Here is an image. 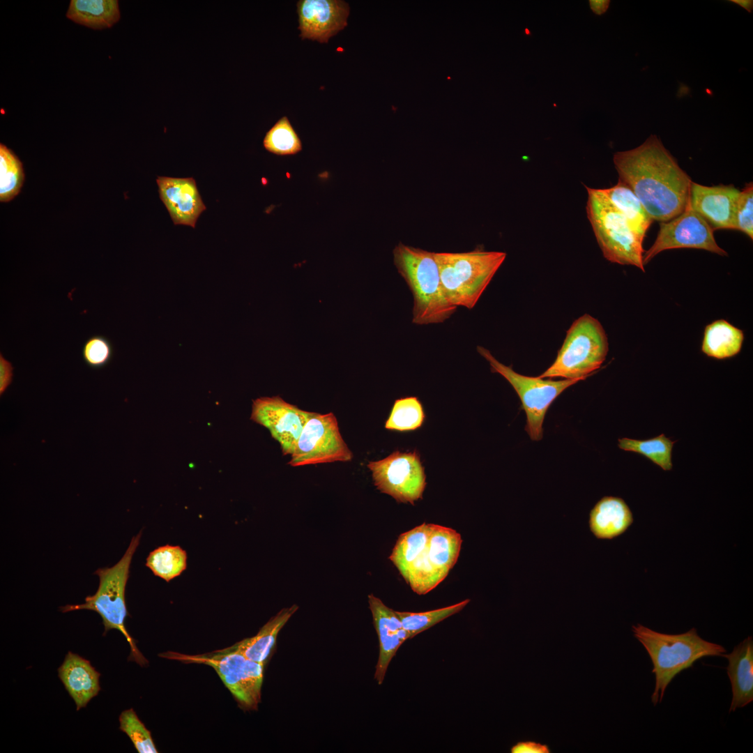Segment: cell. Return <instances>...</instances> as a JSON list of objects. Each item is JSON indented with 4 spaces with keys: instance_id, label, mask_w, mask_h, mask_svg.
Masks as SVG:
<instances>
[{
    "instance_id": "obj_19",
    "label": "cell",
    "mask_w": 753,
    "mask_h": 753,
    "mask_svg": "<svg viewBox=\"0 0 753 753\" xmlns=\"http://www.w3.org/2000/svg\"><path fill=\"white\" fill-rule=\"evenodd\" d=\"M721 656L728 660L727 673L731 682L732 698L729 713L753 701V639L748 637L730 653Z\"/></svg>"
},
{
    "instance_id": "obj_27",
    "label": "cell",
    "mask_w": 753,
    "mask_h": 753,
    "mask_svg": "<svg viewBox=\"0 0 753 753\" xmlns=\"http://www.w3.org/2000/svg\"><path fill=\"white\" fill-rule=\"evenodd\" d=\"M146 566L155 576L169 582L186 569L187 553L180 546H161L149 553Z\"/></svg>"
},
{
    "instance_id": "obj_30",
    "label": "cell",
    "mask_w": 753,
    "mask_h": 753,
    "mask_svg": "<svg viewBox=\"0 0 753 753\" xmlns=\"http://www.w3.org/2000/svg\"><path fill=\"white\" fill-rule=\"evenodd\" d=\"M469 602V599H466L452 605L424 612L396 611V613L404 628L408 632L409 639H411L449 616L459 612Z\"/></svg>"
},
{
    "instance_id": "obj_36",
    "label": "cell",
    "mask_w": 753,
    "mask_h": 753,
    "mask_svg": "<svg viewBox=\"0 0 753 753\" xmlns=\"http://www.w3.org/2000/svg\"><path fill=\"white\" fill-rule=\"evenodd\" d=\"M14 377V367L10 361L6 359L2 353H0V395L3 396L10 386L12 384Z\"/></svg>"
},
{
    "instance_id": "obj_31",
    "label": "cell",
    "mask_w": 753,
    "mask_h": 753,
    "mask_svg": "<svg viewBox=\"0 0 753 753\" xmlns=\"http://www.w3.org/2000/svg\"><path fill=\"white\" fill-rule=\"evenodd\" d=\"M24 180L22 163L4 144H0V201H9L19 194Z\"/></svg>"
},
{
    "instance_id": "obj_7",
    "label": "cell",
    "mask_w": 753,
    "mask_h": 753,
    "mask_svg": "<svg viewBox=\"0 0 753 753\" xmlns=\"http://www.w3.org/2000/svg\"><path fill=\"white\" fill-rule=\"evenodd\" d=\"M587 218L604 257L612 263L634 266L645 272L643 241L600 189L586 188Z\"/></svg>"
},
{
    "instance_id": "obj_21",
    "label": "cell",
    "mask_w": 753,
    "mask_h": 753,
    "mask_svg": "<svg viewBox=\"0 0 753 753\" xmlns=\"http://www.w3.org/2000/svg\"><path fill=\"white\" fill-rule=\"evenodd\" d=\"M632 522L631 510L618 497L602 498L590 512V529L599 539L614 538L623 533Z\"/></svg>"
},
{
    "instance_id": "obj_34",
    "label": "cell",
    "mask_w": 753,
    "mask_h": 753,
    "mask_svg": "<svg viewBox=\"0 0 753 753\" xmlns=\"http://www.w3.org/2000/svg\"><path fill=\"white\" fill-rule=\"evenodd\" d=\"M82 358L90 368L98 370L107 366L112 360L114 348L105 336L96 335L86 339L82 348Z\"/></svg>"
},
{
    "instance_id": "obj_13",
    "label": "cell",
    "mask_w": 753,
    "mask_h": 753,
    "mask_svg": "<svg viewBox=\"0 0 753 753\" xmlns=\"http://www.w3.org/2000/svg\"><path fill=\"white\" fill-rule=\"evenodd\" d=\"M713 230L691 206L687 199L685 208L678 216L660 223V230L652 246L644 252L645 266L660 252L677 248L707 250L720 256L728 253L715 241Z\"/></svg>"
},
{
    "instance_id": "obj_1",
    "label": "cell",
    "mask_w": 753,
    "mask_h": 753,
    "mask_svg": "<svg viewBox=\"0 0 753 753\" xmlns=\"http://www.w3.org/2000/svg\"><path fill=\"white\" fill-rule=\"evenodd\" d=\"M613 161L618 180L634 192L653 221L667 222L683 213L692 180L656 135L637 148L616 152Z\"/></svg>"
},
{
    "instance_id": "obj_5",
    "label": "cell",
    "mask_w": 753,
    "mask_h": 753,
    "mask_svg": "<svg viewBox=\"0 0 753 753\" xmlns=\"http://www.w3.org/2000/svg\"><path fill=\"white\" fill-rule=\"evenodd\" d=\"M142 532L132 537L123 557L110 568H99L94 574L99 577V586L93 595L85 598L80 604H67L60 607L62 612L79 609L97 612L102 619L104 634L112 629L119 630L126 637L131 648V658L143 665L146 660L138 651L133 639L127 631L124 621L128 616L125 600L126 586L132 556L139 543Z\"/></svg>"
},
{
    "instance_id": "obj_29",
    "label": "cell",
    "mask_w": 753,
    "mask_h": 753,
    "mask_svg": "<svg viewBox=\"0 0 753 753\" xmlns=\"http://www.w3.org/2000/svg\"><path fill=\"white\" fill-rule=\"evenodd\" d=\"M425 414L423 405L416 397H406L395 401L385 428L389 430L408 432L420 428Z\"/></svg>"
},
{
    "instance_id": "obj_15",
    "label": "cell",
    "mask_w": 753,
    "mask_h": 753,
    "mask_svg": "<svg viewBox=\"0 0 753 753\" xmlns=\"http://www.w3.org/2000/svg\"><path fill=\"white\" fill-rule=\"evenodd\" d=\"M297 13L300 37L323 43L347 26L349 6L341 0H300Z\"/></svg>"
},
{
    "instance_id": "obj_11",
    "label": "cell",
    "mask_w": 753,
    "mask_h": 753,
    "mask_svg": "<svg viewBox=\"0 0 753 753\" xmlns=\"http://www.w3.org/2000/svg\"><path fill=\"white\" fill-rule=\"evenodd\" d=\"M367 467L376 487L397 502L413 505L423 498L426 476L416 450L394 451L382 459L370 462Z\"/></svg>"
},
{
    "instance_id": "obj_24",
    "label": "cell",
    "mask_w": 753,
    "mask_h": 753,
    "mask_svg": "<svg viewBox=\"0 0 753 753\" xmlns=\"http://www.w3.org/2000/svg\"><path fill=\"white\" fill-rule=\"evenodd\" d=\"M600 190L609 203L625 218L630 227L644 238L653 220L634 192L620 180L615 185L609 188L600 189Z\"/></svg>"
},
{
    "instance_id": "obj_14",
    "label": "cell",
    "mask_w": 753,
    "mask_h": 753,
    "mask_svg": "<svg viewBox=\"0 0 753 753\" xmlns=\"http://www.w3.org/2000/svg\"><path fill=\"white\" fill-rule=\"evenodd\" d=\"M310 413L280 396L262 397L253 401L250 419L266 427L280 443L283 454L291 455Z\"/></svg>"
},
{
    "instance_id": "obj_17",
    "label": "cell",
    "mask_w": 753,
    "mask_h": 753,
    "mask_svg": "<svg viewBox=\"0 0 753 753\" xmlns=\"http://www.w3.org/2000/svg\"><path fill=\"white\" fill-rule=\"evenodd\" d=\"M156 183L160 199L173 223L195 228L198 218L206 207L195 178L158 176Z\"/></svg>"
},
{
    "instance_id": "obj_26",
    "label": "cell",
    "mask_w": 753,
    "mask_h": 753,
    "mask_svg": "<svg viewBox=\"0 0 753 753\" xmlns=\"http://www.w3.org/2000/svg\"><path fill=\"white\" fill-rule=\"evenodd\" d=\"M462 539L455 530L431 524L428 553L433 566L446 578L459 555Z\"/></svg>"
},
{
    "instance_id": "obj_25",
    "label": "cell",
    "mask_w": 753,
    "mask_h": 753,
    "mask_svg": "<svg viewBox=\"0 0 753 753\" xmlns=\"http://www.w3.org/2000/svg\"><path fill=\"white\" fill-rule=\"evenodd\" d=\"M743 340L742 330L724 319L716 320L705 328L701 351L717 359L731 358L740 351Z\"/></svg>"
},
{
    "instance_id": "obj_32",
    "label": "cell",
    "mask_w": 753,
    "mask_h": 753,
    "mask_svg": "<svg viewBox=\"0 0 753 753\" xmlns=\"http://www.w3.org/2000/svg\"><path fill=\"white\" fill-rule=\"evenodd\" d=\"M263 146L266 151L277 155H295L302 150L301 141L286 116L280 118L266 132Z\"/></svg>"
},
{
    "instance_id": "obj_6",
    "label": "cell",
    "mask_w": 753,
    "mask_h": 753,
    "mask_svg": "<svg viewBox=\"0 0 753 753\" xmlns=\"http://www.w3.org/2000/svg\"><path fill=\"white\" fill-rule=\"evenodd\" d=\"M608 351L601 323L584 314L572 324L554 362L539 376L584 380L600 367Z\"/></svg>"
},
{
    "instance_id": "obj_22",
    "label": "cell",
    "mask_w": 753,
    "mask_h": 753,
    "mask_svg": "<svg viewBox=\"0 0 753 753\" xmlns=\"http://www.w3.org/2000/svg\"><path fill=\"white\" fill-rule=\"evenodd\" d=\"M298 609V605L293 604L290 607L281 609L256 635L244 639L227 648L241 653L250 660L264 663L275 643L279 632Z\"/></svg>"
},
{
    "instance_id": "obj_2",
    "label": "cell",
    "mask_w": 753,
    "mask_h": 753,
    "mask_svg": "<svg viewBox=\"0 0 753 753\" xmlns=\"http://www.w3.org/2000/svg\"><path fill=\"white\" fill-rule=\"evenodd\" d=\"M632 630L653 663L655 681L651 699L654 706L662 702L667 687L683 670L702 657L721 656L727 651L722 646L702 639L694 628L676 634L658 632L639 623Z\"/></svg>"
},
{
    "instance_id": "obj_39",
    "label": "cell",
    "mask_w": 753,
    "mask_h": 753,
    "mask_svg": "<svg viewBox=\"0 0 753 753\" xmlns=\"http://www.w3.org/2000/svg\"><path fill=\"white\" fill-rule=\"evenodd\" d=\"M730 1L739 5L745 8L748 13L752 12L753 1L752 0H731Z\"/></svg>"
},
{
    "instance_id": "obj_16",
    "label": "cell",
    "mask_w": 753,
    "mask_h": 753,
    "mask_svg": "<svg viewBox=\"0 0 753 753\" xmlns=\"http://www.w3.org/2000/svg\"><path fill=\"white\" fill-rule=\"evenodd\" d=\"M740 190L733 185L706 186L692 181L689 199L692 208L716 229H734L736 204Z\"/></svg>"
},
{
    "instance_id": "obj_18",
    "label": "cell",
    "mask_w": 753,
    "mask_h": 753,
    "mask_svg": "<svg viewBox=\"0 0 753 753\" xmlns=\"http://www.w3.org/2000/svg\"><path fill=\"white\" fill-rule=\"evenodd\" d=\"M368 602L379 642V659L374 678L381 685L388 667L404 641L409 639L396 611L387 607L373 594L368 595Z\"/></svg>"
},
{
    "instance_id": "obj_9",
    "label": "cell",
    "mask_w": 753,
    "mask_h": 753,
    "mask_svg": "<svg viewBox=\"0 0 753 753\" xmlns=\"http://www.w3.org/2000/svg\"><path fill=\"white\" fill-rule=\"evenodd\" d=\"M477 351L488 361L492 372L501 374L513 387L526 415V432L532 441H540L543 437V421L549 406L562 392L581 379L555 381L524 376L499 362L485 347L478 346Z\"/></svg>"
},
{
    "instance_id": "obj_20",
    "label": "cell",
    "mask_w": 753,
    "mask_h": 753,
    "mask_svg": "<svg viewBox=\"0 0 753 753\" xmlns=\"http://www.w3.org/2000/svg\"><path fill=\"white\" fill-rule=\"evenodd\" d=\"M58 675L74 700L77 710L86 707L100 690V674L89 660L71 651L68 652L58 669Z\"/></svg>"
},
{
    "instance_id": "obj_8",
    "label": "cell",
    "mask_w": 753,
    "mask_h": 753,
    "mask_svg": "<svg viewBox=\"0 0 753 753\" xmlns=\"http://www.w3.org/2000/svg\"><path fill=\"white\" fill-rule=\"evenodd\" d=\"M160 657L213 667L241 706L256 709L261 700L264 663L248 659L228 648L201 655L167 652Z\"/></svg>"
},
{
    "instance_id": "obj_35",
    "label": "cell",
    "mask_w": 753,
    "mask_h": 753,
    "mask_svg": "<svg viewBox=\"0 0 753 753\" xmlns=\"http://www.w3.org/2000/svg\"><path fill=\"white\" fill-rule=\"evenodd\" d=\"M734 229L739 230L753 239V183L746 184L739 195L734 214Z\"/></svg>"
},
{
    "instance_id": "obj_4",
    "label": "cell",
    "mask_w": 753,
    "mask_h": 753,
    "mask_svg": "<svg viewBox=\"0 0 753 753\" xmlns=\"http://www.w3.org/2000/svg\"><path fill=\"white\" fill-rule=\"evenodd\" d=\"M448 302L472 309L506 258L501 251L476 249L464 252H434Z\"/></svg>"
},
{
    "instance_id": "obj_38",
    "label": "cell",
    "mask_w": 753,
    "mask_h": 753,
    "mask_svg": "<svg viewBox=\"0 0 753 753\" xmlns=\"http://www.w3.org/2000/svg\"><path fill=\"white\" fill-rule=\"evenodd\" d=\"M609 0H590L589 5L591 10L596 15H600L604 13L609 6Z\"/></svg>"
},
{
    "instance_id": "obj_3",
    "label": "cell",
    "mask_w": 753,
    "mask_h": 753,
    "mask_svg": "<svg viewBox=\"0 0 753 753\" xmlns=\"http://www.w3.org/2000/svg\"><path fill=\"white\" fill-rule=\"evenodd\" d=\"M394 264L413 296L412 322L418 325L443 323L456 311L442 287L434 252L398 243Z\"/></svg>"
},
{
    "instance_id": "obj_10",
    "label": "cell",
    "mask_w": 753,
    "mask_h": 753,
    "mask_svg": "<svg viewBox=\"0 0 753 753\" xmlns=\"http://www.w3.org/2000/svg\"><path fill=\"white\" fill-rule=\"evenodd\" d=\"M352 458V452L342 437L335 415L331 412H311L289 464L300 466L349 462Z\"/></svg>"
},
{
    "instance_id": "obj_23",
    "label": "cell",
    "mask_w": 753,
    "mask_h": 753,
    "mask_svg": "<svg viewBox=\"0 0 753 753\" xmlns=\"http://www.w3.org/2000/svg\"><path fill=\"white\" fill-rule=\"evenodd\" d=\"M66 17L74 22L93 29L114 25L121 17L116 0H71Z\"/></svg>"
},
{
    "instance_id": "obj_33",
    "label": "cell",
    "mask_w": 753,
    "mask_h": 753,
    "mask_svg": "<svg viewBox=\"0 0 753 753\" xmlns=\"http://www.w3.org/2000/svg\"><path fill=\"white\" fill-rule=\"evenodd\" d=\"M119 729L131 740L139 753H157L151 732L139 719L132 708L123 711L119 716Z\"/></svg>"
},
{
    "instance_id": "obj_37",
    "label": "cell",
    "mask_w": 753,
    "mask_h": 753,
    "mask_svg": "<svg viewBox=\"0 0 753 753\" xmlns=\"http://www.w3.org/2000/svg\"><path fill=\"white\" fill-rule=\"evenodd\" d=\"M512 753H549V748L547 745H542L533 741L519 742L512 747Z\"/></svg>"
},
{
    "instance_id": "obj_12",
    "label": "cell",
    "mask_w": 753,
    "mask_h": 753,
    "mask_svg": "<svg viewBox=\"0 0 753 753\" xmlns=\"http://www.w3.org/2000/svg\"><path fill=\"white\" fill-rule=\"evenodd\" d=\"M431 524L423 523L402 533L389 557L411 588L425 595L445 577L433 566L428 553Z\"/></svg>"
},
{
    "instance_id": "obj_28",
    "label": "cell",
    "mask_w": 753,
    "mask_h": 753,
    "mask_svg": "<svg viewBox=\"0 0 753 753\" xmlns=\"http://www.w3.org/2000/svg\"><path fill=\"white\" fill-rule=\"evenodd\" d=\"M674 441L664 434L647 440L629 438L618 439V447L626 451L641 454L664 471L672 469L671 454Z\"/></svg>"
}]
</instances>
